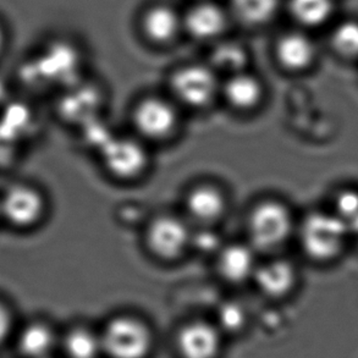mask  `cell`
<instances>
[{
    "label": "cell",
    "instance_id": "obj_7",
    "mask_svg": "<svg viewBox=\"0 0 358 358\" xmlns=\"http://www.w3.org/2000/svg\"><path fill=\"white\" fill-rule=\"evenodd\" d=\"M230 210L228 191L218 181L201 179L185 189L180 213L194 228L214 229L224 222Z\"/></svg>",
    "mask_w": 358,
    "mask_h": 358
},
{
    "label": "cell",
    "instance_id": "obj_11",
    "mask_svg": "<svg viewBox=\"0 0 358 358\" xmlns=\"http://www.w3.org/2000/svg\"><path fill=\"white\" fill-rule=\"evenodd\" d=\"M262 256L245 240L223 242L213 255L215 276L225 285L251 284Z\"/></svg>",
    "mask_w": 358,
    "mask_h": 358
},
{
    "label": "cell",
    "instance_id": "obj_24",
    "mask_svg": "<svg viewBox=\"0 0 358 358\" xmlns=\"http://www.w3.org/2000/svg\"><path fill=\"white\" fill-rule=\"evenodd\" d=\"M325 206L349 225L358 217L357 185L344 184L335 187Z\"/></svg>",
    "mask_w": 358,
    "mask_h": 358
},
{
    "label": "cell",
    "instance_id": "obj_18",
    "mask_svg": "<svg viewBox=\"0 0 358 358\" xmlns=\"http://www.w3.org/2000/svg\"><path fill=\"white\" fill-rule=\"evenodd\" d=\"M102 354L101 335L91 328L78 324L60 331L58 355L63 358H99Z\"/></svg>",
    "mask_w": 358,
    "mask_h": 358
},
{
    "label": "cell",
    "instance_id": "obj_30",
    "mask_svg": "<svg viewBox=\"0 0 358 358\" xmlns=\"http://www.w3.org/2000/svg\"><path fill=\"white\" fill-rule=\"evenodd\" d=\"M54 358H57V357H54Z\"/></svg>",
    "mask_w": 358,
    "mask_h": 358
},
{
    "label": "cell",
    "instance_id": "obj_23",
    "mask_svg": "<svg viewBox=\"0 0 358 358\" xmlns=\"http://www.w3.org/2000/svg\"><path fill=\"white\" fill-rule=\"evenodd\" d=\"M234 14L247 26H261L275 17L281 0H230Z\"/></svg>",
    "mask_w": 358,
    "mask_h": 358
},
{
    "label": "cell",
    "instance_id": "obj_10",
    "mask_svg": "<svg viewBox=\"0 0 358 358\" xmlns=\"http://www.w3.org/2000/svg\"><path fill=\"white\" fill-rule=\"evenodd\" d=\"M301 281V271L297 263L282 253L262 257L252 285L268 300L281 301L295 294Z\"/></svg>",
    "mask_w": 358,
    "mask_h": 358
},
{
    "label": "cell",
    "instance_id": "obj_27",
    "mask_svg": "<svg viewBox=\"0 0 358 358\" xmlns=\"http://www.w3.org/2000/svg\"><path fill=\"white\" fill-rule=\"evenodd\" d=\"M19 143L20 142L0 130V166L4 168L16 159Z\"/></svg>",
    "mask_w": 358,
    "mask_h": 358
},
{
    "label": "cell",
    "instance_id": "obj_13",
    "mask_svg": "<svg viewBox=\"0 0 358 358\" xmlns=\"http://www.w3.org/2000/svg\"><path fill=\"white\" fill-rule=\"evenodd\" d=\"M60 331L42 317L20 322L10 348L16 358H54L58 356Z\"/></svg>",
    "mask_w": 358,
    "mask_h": 358
},
{
    "label": "cell",
    "instance_id": "obj_28",
    "mask_svg": "<svg viewBox=\"0 0 358 358\" xmlns=\"http://www.w3.org/2000/svg\"><path fill=\"white\" fill-rule=\"evenodd\" d=\"M349 231L351 251L358 253V217L349 224Z\"/></svg>",
    "mask_w": 358,
    "mask_h": 358
},
{
    "label": "cell",
    "instance_id": "obj_6",
    "mask_svg": "<svg viewBox=\"0 0 358 358\" xmlns=\"http://www.w3.org/2000/svg\"><path fill=\"white\" fill-rule=\"evenodd\" d=\"M97 155L106 175L120 184L140 182L152 166L150 145L134 134H114Z\"/></svg>",
    "mask_w": 358,
    "mask_h": 358
},
{
    "label": "cell",
    "instance_id": "obj_4",
    "mask_svg": "<svg viewBox=\"0 0 358 358\" xmlns=\"http://www.w3.org/2000/svg\"><path fill=\"white\" fill-rule=\"evenodd\" d=\"M194 228L179 212H159L145 223L142 243L145 253L162 264H176L192 251Z\"/></svg>",
    "mask_w": 358,
    "mask_h": 358
},
{
    "label": "cell",
    "instance_id": "obj_29",
    "mask_svg": "<svg viewBox=\"0 0 358 358\" xmlns=\"http://www.w3.org/2000/svg\"><path fill=\"white\" fill-rule=\"evenodd\" d=\"M5 43H6V37H5V31L1 24H0V54L4 52Z\"/></svg>",
    "mask_w": 358,
    "mask_h": 358
},
{
    "label": "cell",
    "instance_id": "obj_2",
    "mask_svg": "<svg viewBox=\"0 0 358 358\" xmlns=\"http://www.w3.org/2000/svg\"><path fill=\"white\" fill-rule=\"evenodd\" d=\"M299 215L287 201L263 196L252 202L243 219V238L262 257L281 253L294 242Z\"/></svg>",
    "mask_w": 358,
    "mask_h": 358
},
{
    "label": "cell",
    "instance_id": "obj_20",
    "mask_svg": "<svg viewBox=\"0 0 358 358\" xmlns=\"http://www.w3.org/2000/svg\"><path fill=\"white\" fill-rule=\"evenodd\" d=\"M330 53L345 64H358V19L346 17L331 24L328 34Z\"/></svg>",
    "mask_w": 358,
    "mask_h": 358
},
{
    "label": "cell",
    "instance_id": "obj_26",
    "mask_svg": "<svg viewBox=\"0 0 358 358\" xmlns=\"http://www.w3.org/2000/svg\"><path fill=\"white\" fill-rule=\"evenodd\" d=\"M19 323L14 307L0 297V350L10 346Z\"/></svg>",
    "mask_w": 358,
    "mask_h": 358
},
{
    "label": "cell",
    "instance_id": "obj_8",
    "mask_svg": "<svg viewBox=\"0 0 358 358\" xmlns=\"http://www.w3.org/2000/svg\"><path fill=\"white\" fill-rule=\"evenodd\" d=\"M99 335L103 354L110 358H147L155 345L150 325L132 315H114Z\"/></svg>",
    "mask_w": 358,
    "mask_h": 358
},
{
    "label": "cell",
    "instance_id": "obj_1",
    "mask_svg": "<svg viewBox=\"0 0 358 358\" xmlns=\"http://www.w3.org/2000/svg\"><path fill=\"white\" fill-rule=\"evenodd\" d=\"M294 242L306 261L317 266H335L351 251L349 225L327 206L299 215Z\"/></svg>",
    "mask_w": 358,
    "mask_h": 358
},
{
    "label": "cell",
    "instance_id": "obj_25",
    "mask_svg": "<svg viewBox=\"0 0 358 358\" xmlns=\"http://www.w3.org/2000/svg\"><path fill=\"white\" fill-rule=\"evenodd\" d=\"M246 322V310L238 302L228 301L219 307L215 324L222 333H238L245 328Z\"/></svg>",
    "mask_w": 358,
    "mask_h": 358
},
{
    "label": "cell",
    "instance_id": "obj_22",
    "mask_svg": "<svg viewBox=\"0 0 358 358\" xmlns=\"http://www.w3.org/2000/svg\"><path fill=\"white\" fill-rule=\"evenodd\" d=\"M208 64L219 75L227 78L229 75L248 70V52L238 42H219L210 54Z\"/></svg>",
    "mask_w": 358,
    "mask_h": 358
},
{
    "label": "cell",
    "instance_id": "obj_12",
    "mask_svg": "<svg viewBox=\"0 0 358 358\" xmlns=\"http://www.w3.org/2000/svg\"><path fill=\"white\" fill-rule=\"evenodd\" d=\"M266 99V85L250 70L222 78L219 102L236 115L250 117L256 114L264 106Z\"/></svg>",
    "mask_w": 358,
    "mask_h": 358
},
{
    "label": "cell",
    "instance_id": "obj_16",
    "mask_svg": "<svg viewBox=\"0 0 358 358\" xmlns=\"http://www.w3.org/2000/svg\"><path fill=\"white\" fill-rule=\"evenodd\" d=\"M184 29L192 38L201 42H212L223 36L228 27L229 17L225 10L213 1H199L182 16Z\"/></svg>",
    "mask_w": 358,
    "mask_h": 358
},
{
    "label": "cell",
    "instance_id": "obj_5",
    "mask_svg": "<svg viewBox=\"0 0 358 358\" xmlns=\"http://www.w3.org/2000/svg\"><path fill=\"white\" fill-rule=\"evenodd\" d=\"M222 78L209 64L181 65L170 73L166 94L182 112L202 113L219 103Z\"/></svg>",
    "mask_w": 358,
    "mask_h": 358
},
{
    "label": "cell",
    "instance_id": "obj_9",
    "mask_svg": "<svg viewBox=\"0 0 358 358\" xmlns=\"http://www.w3.org/2000/svg\"><path fill=\"white\" fill-rule=\"evenodd\" d=\"M47 212V197L34 185H10L0 194V220L13 228H36L43 222Z\"/></svg>",
    "mask_w": 358,
    "mask_h": 358
},
{
    "label": "cell",
    "instance_id": "obj_19",
    "mask_svg": "<svg viewBox=\"0 0 358 358\" xmlns=\"http://www.w3.org/2000/svg\"><path fill=\"white\" fill-rule=\"evenodd\" d=\"M39 75L52 80H71L78 73L80 55L73 45L64 42L50 45L38 60Z\"/></svg>",
    "mask_w": 358,
    "mask_h": 358
},
{
    "label": "cell",
    "instance_id": "obj_21",
    "mask_svg": "<svg viewBox=\"0 0 358 358\" xmlns=\"http://www.w3.org/2000/svg\"><path fill=\"white\" fill-rule=\"evenodd\" d=\"M289 11L301 29L324 27L334 20L336 0H289Z\"/></svg>",
    "mask_w": 358,
    "mask_h": 358
},
{
    "label": "cell",
    "instance_id": "obj_14",
    "mask_svg": "<svg viewBox=\"0 0 358 358\" xmlns=\"http://www.w3.org/2000/svg\"><path fill=\"white\" fill-rule=\"evenodd\" d=\"M320 48L306 29L281 34L274 45V58L279 68L290 75L308 73L320 63Z\"/></svg>",
    "mask_w": 358,
    "mask_h": 358
},
{
    "label": "cell",
    "instance_id": "obj_3",
    "mask_svg": "<svg viewBox=\"0 0 358 358\" xmlns=\"http://www.w3.org/2000/svg\"><path fill=\"white\" fill-rule=\"evenodd\" d=\"M182 117V109L166 93H145L131 106V134L148 145H168L181 132Z\"/></svg>",
    "mask_w": 358,
    "mask_h": 358
},
{
    "label": "cell",
    "instance_id": "obj_17",
    "mask_svg": "<svg viewBox=\"0 0 358 358\" xmlns=\"http://www.w3.org/2000/svg\"><path fill=\"white\" fill-rule=\"evenodd\" d=\"M141 29L150 43L169 45L184 29L182 16L170 5H152L142 15Z\"/></svg>",
    "mask_w": 358,
    "mask_h": 358
},
{
    "label": "cell",
    "instance_id": "obj_15",
    "mask_svg": "<svg viewBox=\"0 0 358 358\" xmlns=\"http://www.w3.org/2000/svg\"><path fill=\"white\" fill-rule=\"evenodd\" d=\"M222 334L215 323L194 320L181 327L176 346L182 358H218L223 345Z\"/></svg>",
    "mask_w": 358,
    "mask_h": 358
}]
</instances>
